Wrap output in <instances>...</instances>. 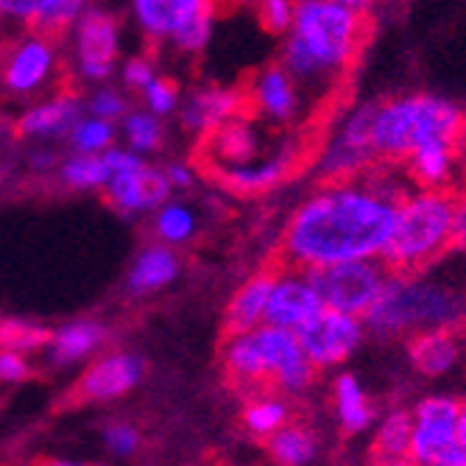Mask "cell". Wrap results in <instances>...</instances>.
Masks as SVG:
<instances>
[{"instance_id":"obj_1","label":"cell","mask_w":466,"mask_h":466,"mask_svg":"<svg viewBox=\"0 0 466 466\" xmlns=\"http://www.w3.org/2000/svg\"><path fill=\"white\" fill-rule=\"evenodd\" d=\"M402 165L371 159L344 182L319 185L288 221L277 248L285 271L380 258L397 224L400 204L410 196L397 179Z\"/></svg>"},{"instance_id":"obj_2","label":"cell","mask_w":466,"mask_h":466,"mask_svg":"<svg viewBox=\"0 0 466 466\" xmlns=\"http://www.w3.org/2000/svg\"><path fill=\"white\" fill-rule=\"evenodd\" d=\"M374 31L371 12H358L335 0H293V36L282 65L293 78L352 70Z\"/></svg>"},{"instance_id":"obj_3","label":"cell","mask_w":466,"mask_h":466,"mask_svg":"<svg viewBox=\"0 0 466 466\" xmlns=\"http://www.w3.org/2000/svg\"><path fill=\"white\" fill-rule=\"evenodd\" d=\"M224 344V380L243 400L299 394L316 374L293 329L266 324Z\"/></svg>"},{"instance_id":"obj_4","label":"cell","mask_w":466,"mask_h":466,"mask_svg":"<svg viewBox=\"0 0 466 466\" xmlns=\"http://www.w3.org/2000/svg\"><path fill=\"white\" fill-rule=\"evenodd\" d=\"M369 140L374 159L402 165L425 143H466V115L450 101L431 96L389 98L374 104Z\"/></svg>"},{"instance_id":"obj_5","label":"cell","mask_w":466,"mask_h":466,"mask_svg":"<svg viewBox=\"0 0 466 466\" xmlns=\"http://www.w3.org/2000/svg\"><path fill=\"white\" fill-rule=\"evenodd\" d=\"M452 213L455 190L425 187L421 193H410L400 204L391 238L377 258L386 274L416 277L452 251Z\"/></svg>"},{"instance_id":"obj_6","label":"cell","mask_w":466,"mask_h":466,"mask_svg":"<svg viewBox=\"0 0 466 466\" xmlns=\"http://www.w3.org/2000/svg\"><path fill=\"white\" fill-rule=\"evenodd\" d=\"M363 319L377 335H416L436 327H461L466 305L452 290L413 282V277H389Z\"/></svg>"},{"instance_id":"obj_7","label":"cell","mask_w":466,"mask_h":466,"mask_svg":"<svg viewBox=\"0 0 466 466\" xmlns=\"http://www.w3.org/2000/svg\"><path fill=\"white\" fill-rule=\"evenodd\" d=\"M54 98H76L78 87L73 73L59 67L54 73V46L46 39L28 36L0 46V90L9 98H34L42 90Z\"/></svg>"},{"instance_id":"obj_8","label":"cell","mask_w":466,"mask_h":466,"mask_svg":"<svg viewBox=\"0 0 466 466\" xmlns=\"http://www.w3.org/2000/svg\"><path fill=\"white\" fill-rule=\"evenodd\" d=\"M302 274L316 288L324 308L341 310L350 316H363L374 305V299L389 279L383 263L377 258L332 263V266H321V268H308Z\"/></svg>"},{"instance_id":"obj_9","label":"cell","mask_w":466,"mask_h":466,"mask_svg":"<svg viewBox=\"0 0 466 466\" xmlns=\"http://www.w3.org/2000/svg\"><path fill=\"white\" fill-rule=\"evenodd\" d=\"M461 400L455 397H428L410 410V450L408 455L419 466H431L444 458L461 455L458 444Z\"/></svg>"},{"instance_id":"obj_10","label":"cell","mask_w":466,"mask_h":466,"mask_svg":"<svg viewBox=\"0 0 466 466\" xmlns=\"http://www.w3.org/2000/svg\"><path fill=\"white\" fill-rule=\"evenodd\" d=\"M135 6L151 39L174 36L182 51H198L216 17V0H135Z\"/></svg>"},{"instance_id":"obj_11","label":"cell","mask_w":466,"mask_h":466,"mask_svg":"<svg viewBox=\"0 0 466 466\" xmlns=\"http://www.w3.org/2000/svg\"><path fill=\"white\" fill-rule=\"evenodd\" d=\"M293 335L299 341L302 352L308 355V360L313 363V369H324L347 360L355 352V347L363 338V324L358 321V316L321 308L319 313H313L308 321L296 327Z\"/></svg>"},{"instance_id":"obj_12","label":"cell","mask_w":466,"mask_h":466,"mask_svg":"<svg viewBox=\"0 0 466 466\" xmlns=\"http://www.w3.org/2000/svg\"><path fill=\"white\" fill-rule=\"evenodd\" d=\"M143 374V363L132 355H112L98 360L96 366H90L81 374L78 383L62 397L59 405L65 408H78L87 402H101V400H112L129 391Z\"/></svg>"},{"instance_id":"obj_13","label":"cell","mask_w":466,"mask_h":466,"mask_svg":"<svg viewBox=\"0 0 466 466\" xmlns=\"http://www.w3.org/2000/svg\"><path fill=\"white\" fill-rule=\"evenodd\" d=\"M288 274L282 268V263L277 260V254L271 251L266 263L254 271V277L235 293V299L229 302L227 313H224V327H221V338L229 341V338H238L248 329L258 327V321L263 319L266 302H268V293L274 288V282Z\"/></svg>"},{"instance_id":"obj_14","label":"cell","mask_w":466,"mask_h":466,"mask_svg":"<svg viewBox=\"0 0 466 466\" xmlns=\"http://www.w3.org/2000/svg\"><path fill=\"white\" fill-rule=\"evenodd\" d=\"M84 0H0V15L23 20L25 34L59 46Z\"/></svg>"},{"instance_id":"obj_15","label":"cell","mask_w":466,"mask_h":466,"mask_svg":"<svg viewBox=\"0 0 466 466\" xmlns=\"http://www.w3.org/2000/svg\"><path fill=\"white\" fill-rule=\"evenodd\" d=\"M321 308L324 305L319 299L316 288L310 285V279L302 271H288L274 282V288L268 293V302H266V310H263V319L271 327L296 329L313 313H319Z\"/></svg>"},{"instance_id":"obj_16","label":"cell","mask_w":466,"mask_h":466,"mask_svg":"<svg viewBox=\"0 0 466 466\" xmlns=\"http://www.w3.org/2000/svg\"><path fill=\"white\" fill-rule=\"evenodd\" d=\"M117 56V25L106 12H87L78 23V59L81 70L104 78Z\"/></svg>"},{"instance_id":"obj_17","label":"cell","mask_w":466,"mask_h":466,"mask_svg":"<svg viewBox=\"0 0 466 466\" xmlns=\"http://www.w3.org/2000/svg\"><path fill=\"white\" fill-rule=\"evenodd\" d=\"M408 355L416 371L439 377L450 371L461 358V332L458 327H436V329L416 332L413 341L408 344Z\"/></svg>"},{"instance_id":"obj_18","label":"cell","mask_w":466,"mask_h":466,"mask_svg":"<svg viewBox=\"0 0 466 466\" xmlns=\"http://www.w3.org/2000/svg\"><path fill=\"white\" fill-rule=\"evenodd\" d=\"M106 185H109L106 201H112L115 207H126V209L151 207L167 196V179L148 171V167H135V171L115 174Z\"/></svg>"},{"instance_id":"obj_19","label":"cell","mask_w":466,"mask_h":466,"mask_svg":"<svg viewBox=\"0 0 466 466\" xmlns=\"http://www.w3.org/2000/svg\"><path fill=\"white\" fill-rule=\"evenodd\" d=\"M254 98H258V109L277 117L288 120L296 112V84L293 76L285 70V65H271L263 70V76L251 84Z\"/></svg>"},{"instance_id":"obj_20","label":"cell","mask_w":466,"mask_h":466,"mask_svg":"<svg viewBox=\"0 0 466 466\" xmlns=\"http://www.w3.org/2000/svg\"><path fill=\"white\" fill-rule=\"evenodd\" d=\"M266 441H268L271 458L279 466H305L319 452L316 433L308 425H302V421H293V419L285 428H279L274 436H268Z\"/></svg>"},{"instance_id":"obj_21","label":"cell","mask_w":466,"mask_h":466,"mask_svg":"<svg viewBox=\"0 0 466 466\" xmlns=\"http://www.w3.org/2000/svg\"><path fill=\"white\" fill-rule=\"evenodd\" d=\"M335 405H338V419H341L344 433H360L371 425V416H374L371 402L352 374H341L335 380Z\"/></svg>"},{"instance_id":"obj_22","label":"cell","mask_w":466,"mask_h":466,"mask_svg":"<svg viewBox=\"0 0 466 466\" xmlns=\"http://www.w3.org/2000/svg\"><path fill=\"white\" fill-rule=\"evenodd\" d=\"M290 421V408L282 397H254L246 400L243 428L254 439H268Z\"/></svg>"},{"instance_id":"obj_23","label":"cell","mask_w":466,"mask_h":466,"mask_svg":"<svg viewBox=\"0 0 466 466\" xmlns=\"http://www.w3.org/2000/svg\"><path fill=\"white\" fill-rule=\"evenodd\" d=\"M410 410H391L371 441V461L405 458L410 450Z\"/></svg>"},{"instance_id":"obj_24","label":"cell","mask_w":466,"mask_h":466,"mask_svg":"<svg viewBox=\"0 0 466 466\" xmlns=\"http://www.w3.org/2000/svg\"><path fill=\"white\" fill-rule=\"evenodd\" d=\"M174 274H177L174 254L165 251V248H148L143 258L137 260V266H135L132 288L137 293H146V290L162 288L167 279H174Z\"/></svg>"},{"instance_id":"obj_25","label":"cell","mask_w":466,"mask_h":466,"mask_svg":"<svg viewBox=\"0 0 466 466\" xmlns=\"http://www.w3.org/2000/svg\"><path fill=\"white\" fill-rule=\"evenodd\" d=\"M76 106L67 98H54L51 104L39 106L20 117L17 123V135H36V132H62L65 126L73 123Z\"/></svg>"},{"instance_id":"obj_26","label":"cell","mask_w":466,"mask_h":466,"mask_svg":"<svg viewBox=\"0 0 466 466\" xmlns=\"http://www.w3.org/2000/svg\"><path fill=\"white\" fill-rule=\"evenodd\" d=\"M101 327L96 324H73L67 329H62L54 338V347H56V358L59 360H76L81 355H87L93 347L101 344Z\"/></svg>"},{"instance_id":"obj_27","label":"cell","mask_w":466,"mask_h":466,"mask_svg":"<svg viewBox=\"0 0 466 466\" xmlns=\"http://www.w3.org/2000/svg\"><path fill=\"white\" fill-rule=\"evenodd\" d=\"M51 332L48 329H39V327H28L20 321H4L0 324V347L20 352V350H36L42 344L51 341Z\"/></svg>"},{"instance_id":"obj_28","label":"cell","mask_w":466,"mask_h":466,"mask_svg":"<svg viewBox=\"0 0 466 466\" xmlns=\"http://www.w3.org/2000/svg\"><path fill=\"white\" fill-rule=\"evenodd\" d=\"M65 177L70 185L76 187H90V185H101L112 179V171L104 157H81L76 162H70L65 167Z\"/></svg>"},{"instance_id":"obj_29","label":"cell","mask_w":466,"mask_h":466,"mask_svg":"<svg viewBox=\"0 0 466 466\" xmlns=\"http://www.w3.org/2000/svg\"><path fill=\"white\" fill-rule=\"evenodd\" d=\"M258 20L266 31L279 34L293 23V0H260Z\"/></svg>"},{"instance_id":"obj_30","label":"cell","mask_w":466,"mask_h":466,"mask_svg":"<svg viewBox=\"0 0 466 466\" xmlns=\"http://www.w3.org/2000/svg\"><path fill=\"white\" fill-rule=\"evenodd\" d=\"M73 137H76V146L81 151H96V148H104L112 140V129L101 120H93V123H81Z\"/></svg>"},{"instance_id":"obj_31","label":"cell","mask_w":466,"mask_h":466,"mask_svg":"<svg viewBox=\"0 0 466 466\" xmlns=\"http://www.w3.org/2000/svg\"><path fill=\"white\" fill-rule=\"evenodd\" d=\"M129 135L137 148H157L159 146V123L151 115H135L129 120Z\"/></svg>"},{"instance_id":"obj_32","label":"cell","mask_w":466,"mask_h":466,"mask_svg":"<svg viewBox=\"0 0 466 466\" xmlns=\"http://www.w3.org/2000/svg\"><path fill=\"white\" fill-rule=\"evenodd\" d=\"M190 227H193V221H190V216L185 213L182 207H167L165 213H162V218H159V232L167 240H182V238H187L190 235Z\"/></svg>"},{"instance_id":"obj_33","label":"cell","mask_w":466,"mask_h":466,"mask_svg":"<svg viewBox=\"0 0 466 466\" xmlns=\"http://www.w3.org/2000/svg\"><path fill=\"white\" fill-rule=\"evenodd\" d=\"M179 96V84L174 78H157L148 84V101L154 112H171Z\"/></svg>"},{"instance_id":"obj_34","label":"cell","mask_w":466,"mask_h":466,"mask_svg":"<svg viewBox=\"0 0 466 466\" xmlns=\"http://www.w3.org/2000/svg\"><path fill=\"white\" fill-rule=\"evenodd\" d=\"M452 248H466V185L455 190V213H452Z\"/></svg>"},{"instance_id":"obj_35","label":"cell","mask_w":466,"mask_h":466,"mask_svg":"<svg viewBox=\"0 0 466 466\" xmlns=\"http://www.w3.org/2000/svg\"><path fill=\"white\" fill-rule=\"evenodd\" d=\"M23 377H28L25 360L12 350L0 352V380H23Z\"/></svg>"},{"instance_id":"obj_36","label":"cell","mask_w":466,"mask_h":466,"mask_svg":"<svg viewBox=\"0 0 466 466\" xmlns=\"http://www.w3.org/2000/svg\"><path fill=\"white\" fill-rule=\"evenodd\" d=\"M106 441H109V447L112 450H117V452H132L135 447H137V433L132 431V428H126V425H117V428H109L106 431Z\"/></svg>"},{"instance_id":"obj_37","label":"cell","mask_w":466,"mask_h":466,"mask_svg":"<svg viewBox=\"0 0 466 466\" xmlns=\"http://www.w3.org/2000/svg\"><path fill=\"white\" fill-rule=\"evenodd\" d=\"M126 81L132 84V87H148L151 84V65L146 59H135L126 67Z\"/></svg>"},{"instance_id":"obj_38","label":"cell","mask_w":466,"mask_h":466,"mask_svg":"<svg viewBox=\"0 0 466 466\" xmlns=\"http://www.w3.org/2000/svg\"><path fill=\"white\" fill-rule=\"evenodd\" d=\"M93 109L98 112V115H104V117H115L120 109H123V104L115 98V96H109V93H101L98 98H96V104H93Z\"/></svg>"},{"instance_id":"obj_39","label":"cell","mask_w":466,"mask_h":466,"mask_svg":"<svg viewBox=\"0 0 466 466\" xmlns=\"http://www.w3.org/2000/svg\"><path fill=\"white\" fill-rule=\"evenodd\" d=\"M243 4H248V0H216V17H227Z\"/></svg>"},{"instance_id":"obj_40","label":"cell","mask_w":466,"mask_h":466,"mask_svg":"<svg viewBox=\"0 0 466 466\" xmlns=\"http://www.w3.org/2000/svg\"><path fill=\"white\" fill-rule=\"evenodd\" d=\"M458 444L466 455V402H461V419H458Z\"/></svg>"},{"instance_id":"obj_41","label":"cell","mask_w":466,"mask_h":466,"mask_svg":"<svg viewBox=\"0 0 466 466\" xmlns=\"http://www.w3.org/2000/svg\"><path fill=\"white\" fill-rule=\"evenodd\" d=\"M335 4H344V6L358 9V12H371V6L377 4V0H335Z\"/></svg>"},{"instance_id":"obj_42","label":"cell","mask_w":466,"mask_h":466,"mask_svg":"<svg viewBox=\"0 0 466 466\" xmlns=\"http://www.w3.org/2000/svg\"><path fill=\"white\" fill-rule=\"evenodd\" d=\"M371 466H419L410 455L405 458H391V461H371Z\"/></svg>"},{"instance_id":"obj_43","label":"cell","mask_w":466,"mask_h":466,"mask_svg":"<svg viewBox=\"0 0 466 466\" xmlns=\"http://www.w3.org/2000/svg\"><path fill=\"white\" fill-rule=\"evenodd\" d=\"M431 466H466V455L461 452V455L444 458V461H439V463H431Z\"/></svg>"},{"instance_id":"obj_44","label":"cell","mask_w":466,"mask_h":466,"mask_svg":"<svg viewBox=\"0 0 466 466\" xmlns=\"http://www.w3.org/2000/svg\"><path fill=\"white\" fill-rule=\"evenodd\" d=\"M36 466H90V463H67V461H36Z\"/></svg>"},{"instance_id":"obj_45","label":"cell","mask_w":466,"mask_h":466,"mask_svg":"<svg viewBox=\"0 0 466 466\" xmlns=\"http://www.w3.org/2000/svg\"><path fill=\"white\" fill-rule=\"evenodd\" d=\"M174 179H177V182H182V185H187V174H185V171H179V167H174Z\"/></svg>"}]
</instances>
